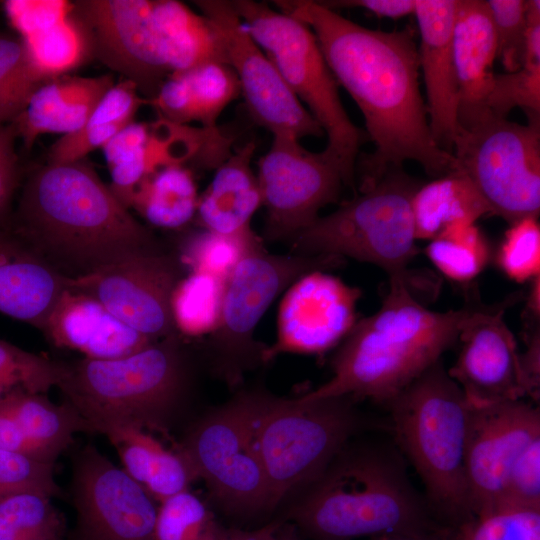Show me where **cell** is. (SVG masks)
I'll return each instance as SVG.
<instances>
[{"label": "cell", "instance_id": "1", "mask_svg": "<svg viewBox=\"0 0 540 540\" xmlns=\"http://www.w3.org/2000/svg\"><path fill=\"white\" fill-rule=\"evenodd\" d=\"M274 3L312 30L336 81L363 114L374 150L356 166L357 191L370 188L388 170L409 160L418 162L432 178L455 170L453 154L439 148L431 134L412 27L370 29L319 1Z\"/></svg>", "mask_w": 540, "mask_h": 540}, {"label": "cell", "instance_id": "2", "mask_svg": "<svg viewBox=\"0 0 540 540\" xmlns=\"http://www.w3.org/2000/svg\"><path fill=\"white\" fill-rule=\"evenodd\" d=\"M9 226L68 278L156 246L152 233L84 159L32 172Z\"/></svg>", "mask_w": 540, "mask_h": 540}, {"label": "cell", "instance_id": "3", "mask_svg": "<svg viewBox=\"0 0 540 540\" xmlns=\"http://www.w3.org/2000/svg\"><path fill=\"white\" fill-rule=\"evenodd\" d=\"M389 279L378 311L357 321L343 339L332 377L303 399L347 396L388 405L457 342L466 305L432 311L415 298L408 278Z\"/></svg>", "mask_w": 540, "mask_h": 540}, {"label": "cell", "instance_id": "4", "mask_svg": "<svg viewBox=\"0 0 540 540\" xmlns=\"http://www.w3.org/2000/svg\"><path fill=\"white\" fill-rule=\"evenodd\" d=\"M400 457L383 446L348 447L310 484L292 514L319 540L442 530Z\"/></svg>", "mask_w": 540, "mask_h": 540}, {"label": "cell", "instance_id": "5", "mask_svg": "<svg viewBox=\"0 0 540 540\" xmlns=\"http://www.w3.org/2000/svg\"><path fill=\"white\" fill-rule=\"evenodd\" d=\"M187 380L186 360L172 334L124 357L64 363L57 388L92 433L136 427L166 434Z\"/></svg>", "mask_w": 540, "mask_h": 540}, {"label": "cell", "instance_id": "6", "mask_svg": "<svg viewBox=\"0 0 540 540\" xmlns=\"http://www.w3.org/2000/svg\"><path fill=\"white\" fill-rule=\"evenodd\" d=\"M387 406L397 442L425 486L432 513L448 528L472 517L466 482L471 407L441 360Z\"/></svg>", "mask_w": 540, "mask_h": 540}, {"label": "cell", "instance_id": "7", "mask_svg": "<svg viewBox=\"0 0 540 540\" xmlns=\"http://www.w3.org/2000/svg\"><path fill=\"white\" fill-rule=\"evenodd\" d=\"M252 38L272 61L291 91L327 135L323 150L339 165L346 187L356 193V164L368 140L349 118L312 30L302 21L252 0L231 1Z\"/></svg>", "mask_w": 540, "mask_h": 540}, {"label": "cell", "instance_id": "8", "mask_svg": "<svg viewBox=\"0 0 540 540\" xmlns=\"http://www.w3.org/2000/svg\"><path fill=\"white\" fill-rule=\"evenodd\" d=\"M421 185L403 167L388 170L370 188L316 221L290 242L295 254L350 257L408 278L417 254L412 198Z\"/></svg>", "mask_w": 540, "mask_h": 540}, {"label": "cell", "instance_id": "9", "mask_svg": "<svg viewBox=\"0 0 540 540\" xmlns=\"http://www.w3.org/2000/svg\"><path fill=\"white\" fill-rule=\"evenodd\" d=\"M353 398L280 399L261 394L254 444L269 494V507L294 487L310 484L359 429Z\"/></svg>", "mask_w": 540, "mask_h": 540}, {"label": "cell", "instance_id": "10", "mask_svg": "<svg viewBox=\"0 0 540 540\" xmlns=\"http://www.w3.org/2000/svg\"><path fill=\"white\" fill-rule=\"evenodd\" d=\"M337 256L273 254L252 231L242 254L224 280L221 308L206 342L212 371L234 386L245 371L263 362L267 346L254 330L273 300L301 276L343 264Z\"/></svg>", "mask_w": 540, "mask_h": 540}, {"label": "cell", "instance_id": "11", "mask_svg": "<svg viewBox=\"0 0 540 540\" xmlns=\"http://www.w3.org/2000/svg\"><path fill=\"white\" fill-rule=\"evenodd\" d=\"M527 121L490 114L459 128L453 144L455 169L473 183L491 215L509 224L540 211V116Z\"/></svg>", "mask_w": 540, "mask_h": 540}, {"label": "cell", "instance_id": "12", "mask_svg": "<svg viewBox=\"0 0 540 540\" xmlns=\"http://www.w3.org/2000/svg\"><path fill=\"white\" fill-rule=\"evenodd\" d=\"M262 392H241L202 418L180 447L198 478L225 505L238 510L269 507L268 486L254 444Z\"/></svg>", "mask_w": 540, "mask_h": 540}, {"label": "cell", "instance_id": "13", "mask_svg": "<svg viewBox=\"0 0 540 540\" xmlns=\"http://www.w3.org/2000/svg\"><path fill=\"white\" fill-rule=\"evenodd\" d=\"M299 141L274 135L257 163L261 205L266 210L264 238L269 241L289 243L316 221L323 207L339 201L345 186L333 158L324 151L310 152Z\"/></svg>", "mask_w": 540, "mask_h": 540}, {"label": "cell", "instance_id": "14", "mask_svg": "<svg viewBox=\"0 0 540 540\" xmlns=\"http://www.w3.org/2000/svg\"><path fill=\"white\" fill-rule=\"evenodd\" d=\"M195 4L220 36L252 120L273 136L322 137L320 125L252 38L231 1L198 0Z\"/></svg>", "mask_w": 540, "mask_h": 540}, {"label": "cell", "instance_id": "15", "mask_svg": "<svg viewBox=\"0 0 540 540\" xmlns=\"http://www.w3.org/2000/svg\"><path fill=\"white\" fill-rule=\"evenodd\" d=\"M71 491L77 540H154L156 501L95 446L74 455Z\"/></svg>", "mask_w": 540, "mask_h": 540}, {"label": "cell", "instance_id": "16", "mask_svg": "<svg viewBox=\"0 0 540 540\" xmlns=\"http://www.w3.org/2000/svg\"><path fill=\"white\" fill-rule=\"evenodd\" d=\"M181 279L176 261L155 246L70 278L69 287L93 297L123 323L157 341L175 334L171 297Z\"/></svg>", "mask_w": 540, "mask_h": 540}, {"label": "cell", "instance_id": "17", "mask_svg": "<svg viewBox=\"0 0 540 540\" xmlns=\"http://www.w3.org/2000/svg\"><path fill=\"white\" fill-rule=\"evenodd\" d=\"M516 298L493 306L483 305L471 294L461 321L460 350L448 370L471 408H480L528 396L516 339L503 319Z\"/></svg>", "mask_w": 540, "mask_h": 540}, {"label": "cell", "instance_id": "18", "mask_svg": "<svg viewBox=\"0 0 540 540\" xmlns=\"http://www.w3.org/2000/svg\"><path fill=\"white\" fill-rule=\"evenodd\" d=\"M538 438L539 407L523 399L471 408L466 482L472 516L499 508L512 464Z\"/></svg>", "mask_w": 540, "mask_h": 540}, {"label": "cell", "instance_id": "19", "mask_svg": "<svg viewBox=\"0 0 540 540\" xmlns=\"http://www.w3.org/2000/svg\"><path fill=\"white\" fill-rule=\"evenodd\" d=\"M153 0H82L73 16L83 27L95 55L132 81L146 101L169 77L153 41Z\"/></svg>", "mask_w": 540, "mask_h": 540}, {"label": "cell", "instance_id": "20", "mask_svg": "<svg viewBox=\"0 0 540 540\" xmlns=\"http://www.w3.org/2000/svg\"><path fill=\"white\" fill-rule=\"evenodd\" d=\"M360 296V289L324 271L301 276L282 299L277 339L266 347L263 362L285 352L322 353L332 348L357 322Z\"/></svg>", "mask_w": 540, "mask_h": 540}, {"label": "cell", "instance_id": "21", "mask_svg": "<svg viewBox=\"0 0 540 540\" xmlns=\"http://www.w3.org/2000/svg\"><path fill=\"white\" fill-rule=\"evenodd\" d=\"M458 0H416L413 15L420 35L422 71L429 127L435 143L453 154L457 136L459 87L452 51V30Z\"/></svg>", "mask_w": 540, "mask_h": 540}, {"label": "cell", "instance_id": "22", "mask_svg": "<svg viewBox=\"0 0 540 540\" xmlns=\"http://www.w3.org/2000/svg\"><path fill=\"white\" fill-rule=\"evenodd\" d=\"M42 332L54 345L92 359L124 357L155 342L123 323L93 297L70 287L59 297Z\"/></svg>", "mask_w": 540, "mask_h": 540}, {"label": "cell", "instance_id": "23", "mask_svg": "<svg viewBox=\"0 0 540 540\" xmlns=\"http://www.w3.org/2000/svg\"><path fill=\"white\" fill-rule=\"evenodd\" d=\"M452 51L459 87L458 125L467 128L491 114L486 100L495 76L497 42L485 1L458 0Z\"/></svg>", "mask_w": 540, "mask_h": 540}, {"label": "cell", "instance_id": "24", "mask_svg": "<svg viewBox=\"0 0 540 540\" xmlns=\"http://www.w3.org/2000/svg\"><path fill=\"white\" fill-rule=\"evenodd\" d=\"M70 278L39 256L10 226L0 228V312L42 331Z\"/></svg>", "mask_w": 540, "mask_h": 540}, {"label": "cell", "instance_id": "25", "mask_svg": "<svg viewBox=\"0 0 540 540\" xmlns=\"http://www.w3.org/2000/svg\"><path fill=\"white\" fill-rule=\"evenodd\" d=\"M114 84L111 75H62L48 79L35 90L24 110L10 125L26 149H31L42 134L64 136L74 133Z\"/></svg>", "mask_w": 540, "mask_h": 540}, {"label": "cell", "instance_id": "26", "mask_svg": "<svg viewBox=\"0 0 540 540\" xmlns=\"http://www.w3.org/2000/svg\"><path fill=\"white\" fill-rule=\"evenodd\" d=\"M239 95L240 86L233 69L226 63L209 62L170 75L146 104L170 122L182 125L196 122L204 129H216L220 114Z\"/></svg>", "mask_w": 540, "mask_h": 540}, {"label": "cell", "instance_id": "27", "mask_svg": "<svg viewBox=\"0 0 540 540\" xmlns=\"http://www.w3.org/2000/svg\"><path fill=\"white\" fill-rule=\"evenodd\" d=\"M255 149V143L248 142L215 168L198 200L196 216L204 230L234 236L251 229L252 216L261 206L257 176L251 167Z\"/></svg>", "mask_w": 540, "mask_h": 540}, {"label": "cell", "instance_id": "28", "mask_svg": "<svg viewBox=\"0 0 540 540\" xmlns=\"http://www.w3.org/2000/svg\"><path fill=\"white\" fill-rule=\"evenodd\" d=\"M153 41L168 76L209 62L227 64L220 36L210 21L176 0H153Z\"/></svg>", "mask_w": 540, "mask_h": 540}, {"label": "cell", "instance_id": "29", "mask_svg": "<svg viewBox=\"0 0 540 540\" xmlns=\"http://www.w3.org/2000/svg\"><path fill=\"white\" fill-rule=\"evenodd\" d=\"M416 239L432 240L457 224H475L490 209L473 183L455 169L421 184L412 198Z\"/></svg>", "mask_w": 540, "mask_h": 540}, {"label": "cell", "instance_id": "30", "mask_svg": "<svg viewBox=\"0 0 540 540\" xmlns=\"http://www.w3.org/2000/svg\"><path fill=\"white\" fill-rule=\"evenodd\" d=\"M143 104H146V99L141 97L132 81L124 79L114 84L79 130L61 136L52 144L47 155L48 163L83 160L134 121L136 112Z\"/></svg>", "mask_w": 540, "mask_h": 540}, {"label": "cell", "instance_id": "31", "mask_svg": "<svg viewBox=\"0 0 540 540\" xmlns=\"http://www.w3.org/2000/svg\"><path fill=\"white\" fill-rule=\"evenodd\" d=\"M46 460L57 457L73 442L77 432H91L87 422L67 402H51L44 394L16 392L1 400Z\"/></svg>", "mask_w": 540, "mask_h": 540}, {"label": "cell", "instance_id": "32", "mask_svg": "<svg viewBox=\"0 0 540 540\" xmlns=\"http://www.w3.org/2000/svg\"><path fill=\"white\" fill-rule=\"evenodd\" d=\"M199 196L190 168L186 165L162 167L148 175L135 190L131 208L151 225L179 229L197 212Z\"/></svg>", "mask_w": 540, "mask_h": 540}, {"label": "cell", "instance_id": "33", "mask_svg": "<svg viewBox=\"0 0 540 540\" xmlns=\"http://www.w3.org/2000/svg\"><path fill=\"white\" fill-rule=\"evenodd\" d=\"M527 30L522 65L513 72L495 74L486 100L489 112L507 118L520 108L526 116H540V1L526 3Z\"/></svg>", "mask_w": 540, "mask_h": 540}, {"label": "cell", "instance_id": "34", "mask_svg": "<svg viewBox=\"0 0 540 540\" xmlns=\"http://www.w3.org/2000/svg\"><path fill=\"white\" fill-rule=\"evenodd\" d=\"M38 491H21L0 498V540H61L63 519Z\"/></svg>", "mask_w": 540, "mask_h": 540}, {"label": "cell", "instance_id": "35", "mask_svg": "<svg viewBox=\"0 0 540 540\" xmlns=\"http://www.w3.org/2000/svg\"><path fill=\"white\" fill-rule=\"evenodd\" d=\"M425 253L446 277L458 282L480 274L491 257L488 240L476 224L447 228L430 240Z\"/></svg>", "mask_w": 540, "mask_h": 540}, {"label": "cell", "instance_id": "36", "mask_svg": "<svg viewBox=\"0 0 540 540\" xmlns=\"http://www.w3.org/2000/svg\"><path fill=\"white\" fill-rule=\"evenodd\" d=\"M224 280L192 272L176 285L171 313L176 330L187 336L208 335L215 327L221 308Z\"/></svg>", "mask_w": 540, "mask_h": 540}, {"label": "cell", "instance_id": "37", "mask_svg": "<svg viewBox=\"0 0 540 540\" xmlns=\"http://www.w3.org/2000/svg\"><path fill=\"white\" fill-rule=\"evenodd\" d=\"M22 42L33 65L47 80L66 75L84 61L90 50L87 35L73 12L68 19Z\"/></svg>", "mask_w": 540, "mask_h": 540}, {"label": "cell", "instance_id": "38", "mask_svg": "<svg viewBox=\"0 0 540 540\" xmlns=\"http://www.w3.org/2000/svg\"><path fill=\"white\" fill-rule=\"evenodd\" d=\"M63 374L64 363L0 338V401L16 392L45 394L58 387Z\"/></svg>", "mask_w": 540, "mask_h": 540}, {"label": "cell", "instance_id": "39", "mask_svg": "<svg viewBox=\"0 0 540 540\" xmlns=\"http://www.w3.org/2000/svg\"><path fill=\"white\" fill-rule=\"evenodd\" d=\"M46 80L22 41L0 37V124L11 123Z\"/></svg>", "mask_w": 540, "mask_h": 540}, {"label": "cell", "instance_id": "40", "mask_svg": "<svg viewBox=\"0 0 540 540\" xmlns=\"http://www.w3.org/2000/svg\"><path fill=\"white\" fill-rule=\"evenodd\" d=\"M219 535L211 512L189 490L159 503L154 540H217Z\"/></svg>", "mask_w": 540, "mask_h": 540}, {"label": "cell", "instance_id": "41", "mask_svg": "<svg viewBox=\"0 0 540 540\" xmlns=\"http://www.w3.org/2000/svg\"><path fill=\"white\" fill-rule=\"evenodd\" d=\"M447 540H540V510L499 509L449 528Z\"/></svg>", "mask_w": 540, "mask_h": 540}, {"label": "cell", "instance_id": "42", "mask_svg": "<svg viewBox=\"0 0 540 540\" xmlns=\"http://www.w3.org/2000/svg\"><path fill=\"white\" fill-rule=\"evenodd\" d=\"M497 263L510 279L531 281L540 275V227L536 217L510 224L497 251Z\"/></svg>", "mask_w": 540, "mask_h": 540}, {"label": "cell", "instance_id": "43", "mask_svg": "<svg viewBox=\"0 0 540 540\" xmlns=\"http://www.w3.org/2000/svg\"><path fill=\"white\" fill-rule=\"evenodd\" d=\"M253 230L242 234L226 236L203 230L194 234L186 242L182 260L192 272H201L225 280L239 260L247 236Z\"/></svg>", "mask_w": 540, "mask_h": 540}, {"label": "cell", "instance_id": "44", "mask_svg": "<svg viewBox=\"0 0 540 540\" xmlns=\"http://www.w3.org/2000/svg\"><path fill=\"white\" fill-rule=\"evenodd\" d=\"M494 27L497 58L506 72L520 68L525 51L527 30L526 1H485Z\"/></svg>", "mask_w": 540, "mask_h": 540}, {"label": "cell", "instance_id": "45", "mask_svg": "<svg viewBox=\"0 0 540 540\" xmlns=\"http://www.w3.org/2000/svg\"><path fill=\"white\" fill-rule=\"evenodd\" d=\"M21 491H38L52 498L61 496L54 464L0 449V498Z\"/></svg>", "mask_w": 540, "mask_h": 540}, {"label": "cell", "instance_id": "46", "mask_svg": "<svg viewBox=\"0 0 540 540\" xmlns=\"http://www.w3.org/2000/svg\"><path fill=\"white\" fill-rule=\"evenodd\" d=\"M507 508L540 510V438L520 453L507 474L497 510Z\"/></svg>", "mask_w": 540, "mask_h": 540}, {"label": "cell", "instance_id": "47", "mask_svg": "<svg viewBox=\"0 0 540 540\" xmlns=\"http://www.w3.org/2000/svg\"><path fill=\"white\" fill-rule=\"evenodd\" d=\"M106 436L119 453L122 469L145 487L165 447L150 433L136 427L114 429Z\"/></svg>", "mask_w": 540, "mask_h": 540}, {"label": "cell", "instance_id": "48", "mask_svg": "<svg viewBox=\"0 0 540 540\" xmlns=\"http://www.w3.org/2000/svg\"><path fill=\"white\" fill-rule=\"evenodd\" d=\"M196 479L197 472L186 453L180 447L173 450L165 448L144 488L160 503L187 491Z\"/></svg>", "mask_w": 540, "mask_h": 540}, {"label": "cell", "instance_id": "49", "mask_svg": "<svg viewBox=\"0 0 540 540\" xmlns=\"http://www.w3.org/2000/svg\"><path fill=\"white\" fill-rule=\"evenodd\" d=\"M4 6L23 38L68 19L73 12V4L65 0H10Z\"/></svg>", "mask_w": 540, "mask_h": 540}, {"label": "cell", "instance_id": "50", "mask_svg": "<svg viewBox=\"0 0 540 540\" xmlns=\"http://www.w3.org/2000/svg\"><path fill=\"white\" fill-rule=\"evenodd\" d=\"M16 134L11 125L0 124V228L11 220V202L18 186Z\"/></svg>", "mask_w": 540, "mask_h": 540}, {"label": "cell", "instance_id": "51", "mask_svg": "<svg viewBox=\"0 0 540 540\" xmlns=\"http://www.w3.org/2000/svg\"><path fill=\"white\" fill-rule=\"evenodd\" d=\"M0 449L50 463L41 450L27 438L2 401H0Z\"/></svg>", "mask_w": 540, "mask_h": 540}, {"label": "cell", "instance_id": "52", "mask_svg": "<svg viewBox=\"0 0 540 540\" xmlns=\"http://www.w3.org/2000/svg\"><path fill=\"white\" fill-rule=\"evenodd\" d=\"M319 2L332 10L336 8H362L378 17L391 19L413 15L416 8V0H335Z\"/></svg>", "mask_w": 540, "mask_h": 540}, {"label": "cell", "instance_id": "53", "mask_svg": "<svg viewBox=\"0 0 540 540\" xmlns=\"http://www.w3.org/2000/svg\"><path fill=\"white\" fill-rule=\"evenodd\" d=\"M449 528L437 531L410 532L382 535L370 538V540H447Z\"/></svg>", "mask_w": 540, "mask_h": 540}, {"label": "cell", "instance_id": "54", "mask_svg": "<svg viewBox=\"0 0 540 540\" xmlns=\"http://www.w3.org/2000/svg\"><path fill=\"white\" fill-rule=\"evenodd\" d=\"M272 540H276L275 538H273Z\"/></svg>", "mask_w": 540, "mask_h": 540}]
</instances>
